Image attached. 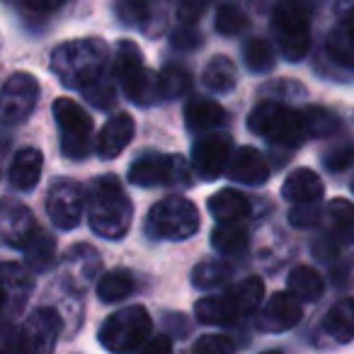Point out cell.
<instances>
[{"instance_id":"2e32d148","label":"cell","mask_w":354,"mask_h":354,"mask_svg":"<svg viewBox=\"0 0 354 354\" xmlns=\"http://www.w3.org/2000/svg\"><path fill=\"white\" fill-rule=\"evenodd\" d=\"M39 231V226L35 223V216L27 207L8 199L3 204V214H0V233H3V241L6 245L17 248V250H25L27 243L35 238V233Z\"/></svg>"},{"instance_id":"74e56055","label":"cell","mask_w":354,"mask_h":354,"mask_svg":"<svg viewBox=\"0 0 354 354\" xmlns=\"http://www.w3.org/2000/svg\"><path fill=\"white\" fill-rule=\"evenodd\" d=\"M117 15L129 27L143 25L148 20V0H119Z\"/></svg>"},{"instance_id":"836d02e7","label":"cell","mask_w":354,"mask_h":354,"mask_svg":"<svg viewBox=\"0 0 354 354\" xmlns=\"http://www.w3.org/2000/svg\"><path fill=\"white\" fill-rule=\"evenodd\" d=\"M158 83H160V97L162 100H175L189 93L192 85V75L183 68V66H165L158 73Z\"/></svg>"},{"instance_id":"8fae6325","label":"cell","mask_w":354,"mask_h":354,"mask_svg":"<svg viewBox=\"0 0 354 354\" xmlns=\"http://www.w3.org/2000/svg\"><path fill=\"white\" fill-rule=\"evenodd\" d=\"M54 119L61 131V153L68 160H83L93 151V119L75 100L59 97L54 102Z\"/></svg>"},{"instance_id":"8d00e7d4","label":"cell","mask_w":354,"mask_h":354,"mask_svg":"<svg viewBox=\"0 0 354 354\" xmlns=\"http://www.w3.org/2000/svg\"><path fill=\"white\" fill-rule=\"evenodd\" d=\"M248 27V15L233 3H226V6H218L216 10V30L226 37L241 35Z\"/></svg>"},{"instance_id":"83f0119b","label":"cell","mask_w":354,"mask_h":354,"mask_svg":"<svg viewBox=\"0 0 354 354\" xmlns=\"http://www.w3.org/2000/svg\"><path fill=\"white\" fill-rule=\"evenodd\" d=\"M243 61L252 73H270L277 64V54L267 39L252 37L243 44Z\"/></svg>"},{"instance_id":"f35d334b","label":"cell","mask_w":354,"mask_h":354,"mask_svg":"<svg viewBox=\"0 0 354 354\" xmlns=\"http://www.w3.org/2000/svg\"><path fill=\"white\" fill-rule=\"evenodd\" d=\"M194 354H236V344L226 335H204L194 342Z\"/></svg>"},{"instance_id":"1f68e13d","label":"cell","mask_w":354,"mask_h":354,"mask_svg":"<svg viewBox=\"0 0 354 354\" xmlns=\"http://www.w3.org/2000/svg\"><path fill=\"white\" fill-rule=\"evenodd\" d=\"M328 216H330V226L333 233L339 241L354 243V204L347 199L337 197L328 204Z\"/></svg>"},{"instance_id":"7402d4cb","label":"cell","mask_w":354,"mask_h":354,"mask_svg":"<svg viewBox=\"0 0 354 354\" xmlns=\"http://www.w3.org/2000/svg\"><path fill=\"white\" fill-rule=\"evenodd\" d=\"M41 167H44V156L37 148H22L10 162V172H8L10 185L17 192H32L39 183Z\"/></svg>"},{"instance_id":"4dcf8cb0","label":"cell","mask_w":354,"mask_h":354,"mask_svg":"<svg viewBox=\"0 0 354 354\" xmlns=\"http://www.w3.org/2000/svg\"><path fill=\"white\" fill-rule=\"evenodd\" d=\"M66 267H68V274H80L83 281H90L100 272V255L95 248L90 245H73L66 252Z\"/></svg>"},{"instance_id":"4316f807","label":"cell","mask_w":354,"mask_h":354,"mask_svg":"<svg viewBox=\"0 0 354 354\" xmlns=\"http://www.w3.org/2000/svg\"><path fill=\"white\" fill-rule=\"evenodd\" d=\"M202 80L212 93H218V95L231 93L238 83L236 64H233L228 56H214L207 64V68H204Z\"/></svg>"},{"instance_id":"e575fe53","label":"cell","mask_w":354,"mask_h":354,"mask_svg":"<svg viewBox=\"0 0 354 354\" xmlns=\"http://www.w3.org/2000/svg\"><path fill=\"white\" fill-rule=\"evenodd\" d=\"M231 277V267L226 262H199L192 270V284L202 291H209L214 286H221Z\"/></svg>"},{"instance_id":"7a4b0ae2","label":"cell","mask_w":354,"mask_h":354,"mask_svg":"<svg viewBox=\"0 0 354 354\" xmlns=\"http://www.w3.org/2000/svg\"><path fill=\"white\" fill-rule=\"evenodd\" d=\"M133 209L124 192L122 183L114 175H102L93 180L88 192L90 228L107 241H119L131 228Z\"/></svg>"},{"instance_id":"c3c4849f","label":"cell","mask_w":354,"mask_h":354,"mask_svg":"<svg viewBox=\"0 0 354 354\" xmlns=\"http://www.w3.org/2000/svg\"><path fill=\"white\" fill-rule=\"evenodd\" d=\"M352 192H354V177H352Z\"/></svg>"},{"instance_id":"8992f818","label":"cell","mask_w":354,"mask_h":354,"mask_svg":"<svg viewBox=\"0 0 354 354\" xmlns=\"http://www.w3.org/2000/svg\"><path fill=\"white\" fill-rule=\"evenodd\" d=\"M143 228L158 241H187L199 231V212L185 197H162L151 207Z\"/></svg>"},{"instance_id":"52a82bcc","label":"cell","mask_w":354,"mask_h":354,"mask_svg":"<svg viewBox=\"0 0 354 354\" xmlns=\"http://www.w3.org/2000/svg\"><path fill=\"white\" fill-rule=\"evenodd\" d=\"M114 75L122 83V90L133 104L148 107L160 97V83L153 71L143 66V54L131 39H122L114 59Z\"/></svg>"},{"instance_id":"d4e9b609","label":"cell","mask_w":354,"mask_h":354,"mask_svg":"<svg viewBox=\"0 0 354 354\" xmlns=\"http://www.w3.org/2000/svg\"><path fill=\"white\" fill-rule=\"evenodd\" d=\"M323 328L335 342L347 344L354 339V299H342L328 310Z\"/></svg>"},{"instance_id":"4fadbf2b","label":"cell","mask_w":354,"mask_h":354,"mask_svg":"<svg viewBox=\"0 0 354 354\" xmlns=\"http://www.w3.org/2000/svg\"><path fill=\"white\" fill-rule=\"evenodd\" d=\"M233 158V141L228 133H207L192 146V167L202 180L212 183L223 175Z\"/></svg>"},{"instance_id":"603a6c76","label":"cell","mask_w":354,"mask_h":354,"mask_svg":"<svg viewBox=\"0 0 354 354\" xmlns=\"http://www.w3.org/2000/svg\"><path fill=\"white\" fill-rule=\"evenodd\" d=\"M339 12L342 17L328 37V51L337 64L354 71V6H339Z\"/></svg>"},{"instance_id":"ffe728a7","label":"cell","mask_w":354,"mask_h":354,"mask_svg":"<svg viewBox=\"0 0 354 354\" xmlns=\"http://www.w3.org/2000/svg\"><path fill=\"white\" fill-rule=\"evenodd\" d=\"M185 124L194 133H212L228 124V112L218 102L207 97H194L185 104Z\"/></svg>"},{"instance_id":"b9f144b4","label":"cell","mask_w":354,"mask_h":354,"mask_svg":"<svg viewBox=\"0 0 354 354\" xmlns=\"http://www.w3.org/2000/svg\"><path fill=\"white\" fill-rule=\"evenodd\" d=\"M320 221V207L318 202L313 204H294V209L289 212V223L296 228H308L315 226Z\"/></svg>"},{"instance_id":"9a60e30c","label":"cell","mask_w":354,"mask_h":354,"mask_svg":"<svg viewBox=\"0 0 354 354\" xmlns=\"http://www.w3.org/2000/svg\"><path fill=\"white\" fill-rule=\"evenodd\" d=\"M301 315H304L301 301L291 291H277L265 304V308L257 313L255 325L262 333H284L299 325Z\"/></svg>"},{"instance_id":"7c38bea8","label":"cell","mask_w":354,"mask_h":354,"mask_svg":"<svg viewBox=\"0 0 354 354\" xmlns=\"http://www.w3.org/2000/svg\"><path fill=\"white\" fill-rule=\"evenodd\" d=\"M39 100V83L32 73H12L3 85L0 117L6 124H20L35 109Z\"/></svg>"},{"instance_id":"277c9868","label":"cell","mask_w":354,"mask_h":354,"mask_svg":"<svg viewBox=\"0 0 354 354\" xmlns=\"http://www.w3.org/2000/svg\"><path fill=\"white\" fill-rule=\"evenodd\" d=\"M248 129L257 136H265L274 143H281L286 148H296L306 141L308 129H306L304 112L291 109L277 100H265L250 112Z\"/></svg>"},{"instance_id":"f1b7e54d","label":"cell","mask_w":354,"mask_h":354,"mask_svg":"<svg viewBox=\"0 0 354 354\" xmlns=\"http://www.w3.org/2000/svg\"><path fill=\"white\" fill-rule=\"evenodd\" d=\"M133 291V277L127 270H112L97 281V296L102 304H117Z\"/></svg>"},{"instance_id":"44dd1931","label":"cell","mask_w":354,"mask_h":354,"mask_svg":"<svg viewBox=\"0 0 354 354\" xmlns=\"http://www.w3.org/2000/svg\"><path fill=\"white\" fill-rule=\"evenodd\" d=\"M228 172H231L233 180H238L243 185H252V187L255 185H265L270 180V165L262 158V153L250 146H243L233 153Z\"/></svg>"},{"instance_id":"bcb514c9","label":"cell","mask_w":354,"mask_h":354,"mask_svg":"<svg viewBox=\"0 0 354 354\" xmlns=\"http://www.w3.org/2000/svg\"><path fill=\"white\" fill-rule=\"evenodd\" d=\"M22 3L35 12H51V10H56V8L64 6L66 0H22Z\"/></svg>"},{"instance_id":"f546056e","label":"cell","mask_w":354,"mask_h":354,"mask_svg":"<svg viewBox=\"0 0 354 354\" xmlns=\"http://www.w3.org/2000/svg\"><path fill=\"white\" fill-rule=\"evenodd\" d=\"M212 245L223 255H238L248 248V231L241 223H218L212 231Z\"/></svg>"},{"instance_id":"ac0fdd59","label":"cell","mask_w":354,"mask_h":354,"mask_svg":"<svg viewBox=\"0 0 354 354\" xmlns=\"http://www.w3.org/2000/svg\"><path fill=\"white\" fill-rule=\"evenodd\" d=\"M32 291V277L25 267H20L17 262H6L3 265V310L6 315L20 313L22 306L27 304Z\"/></svg>"},{"instance_id":"5b68a950","label":"cell","mask_w":354,"mask_h":354,"mask_svg":"<svg viewBox=\"0 0 354 354\" xmlns=\"http://www.w3.org/2000/svg\"><path fill=\"white\" fill-rule=\"evenodd\" d=\"M61 320L56 308H37L35 313H30V318L25 320V325L17 330H12L8 325L6 330V342H3V352L6 354H54L56 342H59Z\"/></svg>"},{"instance_id":"9c48e42d","label":"cell","mask_w":354,"mask_h":354,"mask_svg":"<svg viewBox=\"0 0 354 354\" xmlns=\"http://www.w3.org/2000/svg\"><path fill=\"white\" fill-rule=\"evenodd\" d=\"M272 32L286 61H301L310 49L308 10L301 0H279L272 12Z\"/></svg>"},{"instance_id":"484cf974","label":"cell","mask_w":354,"mask_h":354,"mask_svg":"<svg viewBox=\"0 0 354 354\" xmlns=\"http://www.w3.org/2000/svg\"><path fill=\"white\" fill-rule=\"evenodd\" d=\"M286 286L299 301H318L325 291V281L313 267L299 265L289 272L286 277Z\"/></svg>"},{"instance_id":"5bb4252c","label":"cell","mask_w":354,"mask_h":354,"mask_svg":"<svg viewBox=\"0 0 354 354\" xmlns=\"http://www.w3.org/2000/svg\"><path fill=\"white\" fill-rule=\"evenodd\" d=\"M85 209V192L73 180H59L49 189L46 197V214L51 223L61 231H71L80 223Z\"/></svg>"},{"instance_id":"d6a6232c","label":"cell","mask_w":354,"mask_h":354,"mask_svg":"<svg viewBox=\"0 0 354 354\" xmlns=\"http://www.w3.org/2000/svg\"><path fill=\"white\" fill-rule=\"evenodd\" d=\"M25 252H27V262H30V265L35 267L37 272L49 270V267L54 265V260H56L54 238H51L49 233H44L39 228V231L35 233V238H32V241L27 243Z\"/></svg>"},{"instance_id":"ab89813d","label":"cell","mask_w":354,"mask_h":354,"mask_svg":"<svg viewBox=\"0 0 354 354\" xmlns=\"http://www.w3.org/2000/svg\"><path fill=\"white\" fill-rule=\"evenodd\" d=\"M83 95H85V100H90L97 109H109L114 104V100H117V88H114L112 78H104V80H100V83H95L93 88L85 90Z\"/></svg>"},{"instance_id":"7bdbcfd3","label":"cell","mask_w":354,"mask_h":354,"mask_svg":"<svg viewBox=\"0 0 354 354\" xmlns=\"http://www.w3.org/2000/svg\"><path fill=\"white\" fill-rule=\"evenodd\" d=\"M209 3L212 0H180L177 3V20L185 22V25H194L207 12Z\"/></svg>"},{"instance_id":"ee69618b","label":"cell","mask_w":354,"mask_h":354,"mask_svg":"<svg viewBox=\"0 0 354 354\" xmlns=\"http://www.w3.org/2000/svg\"><path fill=\"white\" fill-rule=\"evenodd\" d=\"M170 41H172V46H175V49L192 51V49H197V46L202 44V35H199L192 25H185V27H180V30L172 32Z\"/></svg>"},{"instance_id":"d6986e66","label":"cell","mask_w":354,"mask_h":354,"mask_svg":"<svg viewBox=\"0 0 354 354\" xmlns=\"http://www.w3.org/2000/svg\"><path fill=\"white\" fill-rule=\"evenodd\" d=\"M325 187L323 180L318 177V172H313L310 167H296L286 175L284 185H281V197L291 204H313L320 202Z\"/></svg>"},{"instance_id":"ba28073f","label":"cell","mask_w":354,"mask_h":354,"mask_svg":"<svg viewBox=\"0 0 354 354\" xmlns=\"http://www.w3.org/2000/svg\"><path fill=\"white\" fill-rule=\"evenodd\" d=\"M153 320L143 306H129L112 313L100 328V344L109 354H129L148 342Z\"/></svg>"},{"instance_id":"6da1fadb","label":"cell","mask_w":354,"mask_h":354,"mask_svg":"<svg viewBox=\"0 0 354 354\" xmlns=\"http://www.w3.org/2000/svg\"><path fill=\"white\" fill-rule=\"evenodd\" d=\"M51 73L66 85L85 93L109 78V49L102 39H73L51 54Z\"/></svg>"},{"instance_id":"cb8c5ba5","label":"cell","mask_w":354,"mask_h":354,"mask_svg":"<svg viewBox=\"0 0 354 354\" xmlns=\"http://www.w3.org/2000/svg\"><path fill=\"white\" fill-rule=\"evenodd\" d=\"M209 212L218 223H241L250 214V202L238 189H218L209 199Z\"/></svg>"},{"instance_id":"3957f363","label":"cell","mask_w":354,"mask_h":354,"mask_svg":"<svg viewBox=\"0 0 354 354\" xmlns=\"http://www.w3.org/2000/svg\"><path fill=\"white\" fill-rule=\"evenodd\" d=\"M265 299V281L260 277H248L223 294L204 296L194 306V315L204 325H231L243 315L255 313Z\"/></svg>"},{"instance_id":"e0dca14e","label":"cell","mask_w":354,"mask_h":354,"mask_svg":"<svg viewBox=\"0 0 354 354\" xmlns=\"http://www.w3.org/2000/svg\"><path fill=\"white\" fill-rule=\"evenodd\" d=\"M133 129H136V124H133L131 114H127V112H119V114H114L112 119H107L102 131L97 133V143H95L97 156L104 158V160L117 158L119 153L131 143Z\"/></svg>"},{"instance_id":"d590c367","label":"cell","mask_w":354,"mask_h":354,"mask_svg":"<svg viewBox=\"0 0 354 354\" xmlns=\"http://www.w3.org/2000/svg\"><path fill=\"white\" fill-rule=\"evenodd\" d=\"M304 119H306V129H308V136H313V138H325L339 129L337 117L323 107L304 109Z\"/></svg>"},{"instance_id":"f6af8a7d","label":"cell","mask_w":354,"mask_h":354,"mask_svg":"<svg viewBox=\"0 0 354 354\" xmlns=\"http://www.w3.org/2000/svg\"><path fill=\"white\" fill-rule=\"evenodd\" d=\"M172 352V339L167 335H156L153 339H148L138 354H170Z\"/></svg>"},{"instance_id":"7dc6e473","label":"cell","mask_w":354,"mask_h":354,"mask_svg":"<svg viewBox=\"0 0 354 354\" xmlns=\"http://www.w3.org/2000/svg\"><path fill=\"white\" fill-rule=\"evenodd\" d=\"M260 354H281V352H277V349H265V352H260Z\"/></svg>"},{"instance_id":"60d3db41","label":"cell","mask_w":354,"mask_h":354,"mask_svg":"<svg viewBox=\"0 0 354 354\" xmlns=\"http://www.w3.org/2000/svg\"><path fill=\"white\" fill-rule=\"evenodd\" d=\"M354 165V143H339L325 153V167L333 172H344Z\"/></svg>"},{"instance_id":"30bf717a","label":"cell","mask_w":354,"mask_h":354,"mask_svg":"<svg viewBox=\"0 0 354 354\" xmlns=\"http://www.w3.org/2000/svg\"><path fill=\"white\" fill-rule=\"evenodd\" d=\"M129 180L136 187H177L185 189L192 185V170L183 156H162L146 153L136 158L129 167Z\"/></svg>"}]
</instances>
